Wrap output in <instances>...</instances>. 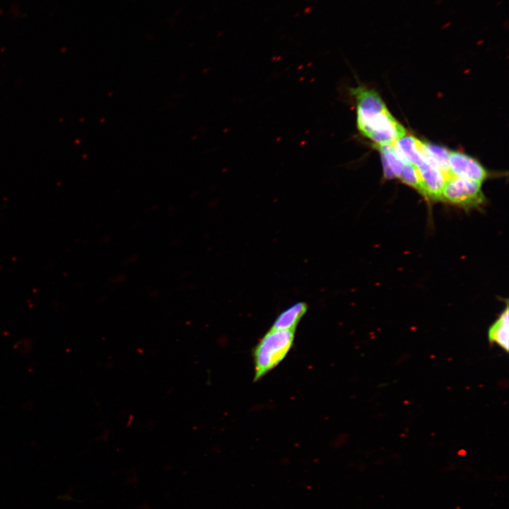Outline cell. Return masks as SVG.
I'll return each mask as SVG.
<instances>
[{"mask_svg":"<svg viewBox=\"0 0 509 509\" xmlns=\"http://www.w3.org/2000/svg\"><path fill=\"white\" fill-rule=\"evenodd\" d=\"M350 93L356 102L357 129L375 146L392 145L406 134L375 90L360 85Z\"/></svg>","mask_w":509,"mask_h":509,"instance_id":"obj_1","label":"cell"},{"mask_svg":"<svg viewBox=\"0 0 509 509\" xmlns=\"http://www.w3.org/2000/svg\"><path fill=\"white\" fill-rule=\"evenodd\" d=\"M295 337V329L267 332L257 343L253 351L255 381L274 368L286 357L291 349Z\"/></svg>","mask_w":509,"mask_h":509,"instance_id":"obj_2","label":"cell"},{"mask_svg":"<svg viewBox=\"0 0 509 509\" xmlns=\"http://www.w3.org/2000/svg\"><path fill=\"white\" fill-rule=\"evenodd\" d=\"M481 182L451 176L445 180L441 199L465 209L480 206L485 201Z\"/></svg>","mask_w":509,"mask_h":509,"instance_id":"obj_3","label":"cell"},{"mask_svg":"<svg viewBox=\"0 0 509 509\" xmlns=\"http://www.w3.org/2000/svg\"><path fill=\"white\" fill-rule=\"evenodd\" d=\"M416 168L420 179L421 193L430 199H440L446 177L439 168L426 157Z\"/></svg>","mask_w":509,"mask_h":509,"instance_id":"obj_4","label":"cell"},{"mask_svg":"<svg viewBox=\"0 0 509 509\" xmlns=\"http://www.w3.org/2000/svg\"><path fill=\"white\" fill-rule=\"evenodd\" d=\"M449 168L452 176L482 182L487 177L483 166L470 156L457 151H450Z\"/></svg>","mask_w":509,"mask_h":509,"instance_id":"obj_5","label":"cell"},{"mask_svg":"<svg viewBox=\"0 0 509 509\" xmlns=\"http://www.w3.org/2000/svg\"><path fill=\"white\" fill-rule=\"evenodd\" d=\"M422 143L423 141L416 137L405 134L395 141L392 146L396 153L404 161L416 167L426 158Z\"/></svg>","mask_w":509,"mask_h":509,"instance_id":"obj_6","label":"cell"},{"mask_svg":"<svg viewBox=\"0 0 509 509\" xmlns=\"http://www.w3.org/2000/svg\"><path fill=\"white\" fill-rule=\"evenodd\" d=\"M307 305L303 302H298L282 311L271 326L273 330H293L305 315Z\"/></svg>","mask_w":509,"mask_h":509,"instance_id":"obj_7","label":"cell"},{"mask_svg":"<svg viewBox=\"0 0 509 509\" xmlns=\"http://www.w3.org/2000/svg\"><path fill=\"white\" fill-rule=\"evenodd\" d=\"M509 324H508V309L500 315L498 319L491 326L488 332V340L492 344H496L505 351H508L509 346Z\"/></svg>","mask_w":509,"mask_h":509,"instance_id":"obj_8","label":"cell"},{"mask_svg":"<svg viewBox=\"0 0 509 509\" xmlns=\"http://www.w3.org/2000/svg\"><path fill=\"white\" fill-rule=\"evenodd\" d=\"M422 146L426 158L439 168L446 180L451 177L448 163L450 151L446 148L424 141Z\"/></svg>","mask_w":509,"mask_h":509,"instance_id":"obj_9","label":"cell"},{"mask_svg":"<svg viewBox=\"0 0 509 509\" xmlns=\"http://www.w3.org/2000/svg\"><path fill=\"white\" fill-rule=\"evenodd\" d=\"M402 182L414 187L421 193V183L416 167L406 163L399 177Z\"/></svg>","mask_w":509,"mask_h":509,"instance_id":"obj_10","label":"cell"}]
</instances>
